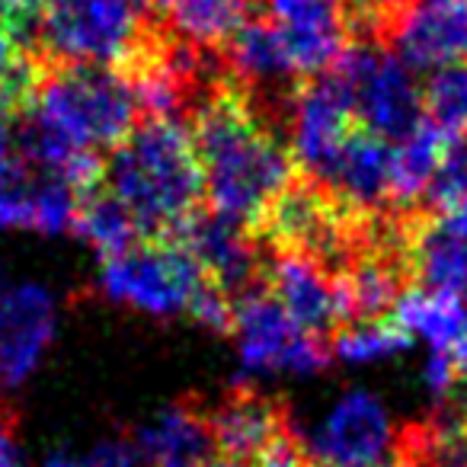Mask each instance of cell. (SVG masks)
I'll list each match as a JSON object with an SVG mask.
<instances>
[{"instance_id": "obj_30", "label": "cell", "mask_w": 467, "mask_h": 467, "mask_svg": "<svg viewBox=\"0 0 467 467\" xmlns=\"http://www.w3.org/2000/svg\"><path fill=\"white\" fill-rule=\"evenodd\" d=\"M20 144H16V119L0 109V170L20 161Z\"/></svg>"}, {"instance_id": "obj_7", "label": "cell", "mask_w": 467, "mask_h": 467, "mask_svg": "<svg viewBox=\"0 0 467 467\" xmlns=\"http://www.w3.org/2000/svg\"><path fill=\"white\" fill-rule=\"evenodd\" d=\"M375 39L413 71L467 61V0H390L352 39Z\"/></svg>"}, {"instance_id": "obj_13", "label": "cell", "mask_w": 467, "mask_h": 467, "mask_svg": "<svg viewBox=\"0 0 467 467\" xmlns=\"http://www.w3.org/2000/svg\"><path fill=\"white\" fill-rule=\"evenodd\" d=\"M205 413L218 458L241 461V464H250L275 439L295 429L288 403L250 384H234L218 400H205Z\"/></svg>"}, {"instance_id": "obj_29", "label": "cell", "mask_w": 467, "mask_h": 467, "mask_svg": "<svg viewBox=\"0 0 467 467\" xmlns=\"http://www.w3.org/2000/svg\"><path fill=\"white\" fill-rule=\"evenodd\" d=\"M87 467H144V461L135 451L131 439H109L93 448L90 458H87Z\"/></svg>"}, {"instance_id": "obj_27", "label": "cell", "mask_w": 467, "mask_h": 467, "mask_svg": "<svg viewBox=\"0 0 467 467\" xmlns=\"http://www.w3.org/2000/svg\"><path fill=\"white\" fill-rule=\"evenodd\" d=\"M247 467H317L307 441L298 432H285L282 439H275L266 451H260Z\"/></svg>"}, {"instance_id": "obj_12", "label": "cell", "mask_w": 467, "mask_h": 467, "mask_svg": "<svg viewBox=\"0 0 467 467\" xmlns=\"http://www.w3.org/2000/svg\"><path fill=\"white\" fill-rule=\"evenodd\" d=\"M397 432L400 429L375 394L349 390L339 397L307 448L317 467H371L394 454Z\"/></svg>"}, {"instance_id": "obj_24", "label": "cell", "mask_w": 467, "mask_h": 467, "mask_svg": "<svg viewBox=\"0 0 467 467\" xmlns=\"http://www.w3.org/2000/svg\"><path fill=\"white\" fill-rule=\"evenodd\" d=\"M410 343H413V333L397 317H388L368 320V324H346L330 339V352L339 358H349V362H371V358L410 349Z\"/></svg>"}, {"instance_id": "obj_3", "label": "cell", "mask_w": 467, "mask_h": 467, "mask_svg": "<svg viewBox=\"0 0 467 467\" xmlns=\"http://www.w3.org/2000/svg\"><path fill=\"white\" fill-rule=\"evenodd\" d=\"M103 186L135 218L141 241L176 237L205 208V182L182 116H141L103 154Z\"/></svg>"}, {"instance_id": "obj_28", "label": "cell", "mask_w": 467, "mask_h": 467, "mask_svg": "<svg viewBox=\"0 0 467 467\" xmlns=\"http://www.w3.org/2000/svg\"><path fill=\"white\" fill-rule=\"evenodd\" d=\"M0 467H26V454L20 445V422L4 397H0Z\"/></svg>"}, {"instance_id": "obj_33", "label": "cell", "mask_w": 467, "mask_h": 467, "mask_svg": "<svg viewBox=\"0 0 467 467\" xmlns=\"http://www.w3.org/2000/svg\"><path fill=\"white\" fill-rule=\"evenodd\" d=\"M205 467H247V464H241V461H231V458H214V461H208Z\"/></svg>"}, {"instance_id": "obj_19", "label": "cell", "mask_w": 467, "mask_h": 467, "mask_svg": "<svg viewBox=\"0 0 467 467\" xmlns=\"http://www.w3.org/2000/svg\"><path fill=\"white\" fill-rule=\"evenodd\" d=\"M74 231H78L103 260L106 256L122 254L131 244L141 241V231H138L131 212L103 186V180L87 189V192H80Z\"/></svg>"}, {"instance_id": "obj_18", "label": "cell", "mask_w": 467, "mask_h": 467, "mask_svg": "<svg viewBox=\"0 0 467 467\" xmlns=\"http://www.w3.org/2000/svg\"><path fill=\"white\" fill-rule=\"evenodd\" d=\"M397 451L403 467H467V422L435 410L429 420L400 426Z\"/></svg>"}, {"instance_id": "obj_32", "label": "cell", "mask_w": 467, "mask_h": 467, "mask_svg": "<svg viewBox=\"0 0 467 467\" xmlns=\"http://www.w3.org/2000/svg\"><path fill=\"white\" fill-rule=\"evenodd\" d=\"M144 4H148L150 10H154L157 16H161V20H167V10H170V0H144Z\"/></svg>"}, {"instance_id": "obj_14", "label": "cell", "mask_w": 467, "mask_h": 467, "mask_svg": "<svg viewBox=\"0 0 467 467\" xmlns=\"http://www.w3.org/2000/svg\"><path fill=\"white\" fill-rule=\"evenodd\" d=\"M55 298L42 285H0V390L39 368L55 337Z\"/></svg>"}, {"instance_id": "obj_34", "label": "cell", "mask_w": 467, "mask_h": 467, "mask_svg": "<svg viewBox=\"0 0 467 467\" xmlns=\"http://www.w3.org/2000/svg\"><path fill=\"white\" fill-rule=\"evenodd\" d=\"M244 4H247V7H250V10H260V7H263V4H266V0H244Z\"/></svg>"}, {"instance_id": "obj_11", "label": "cell", "mask_w": 467, "mask_h": 467, "mask_svg": "<svg viewBox=\"0 0 467 467\" xmlns=\"http://www.w3.org/2000/svg\"><path fill=\"white\" fill-rule=\"evenodd\" d=\"M263 10L301 80L330 71L352 42L349 0H266Z\"/></svg>"}, {"instance_id": "obj_20", "label": "cell", "mask_w": 467, "mask_h": 467, "mask_svg": "<svg viewBox=\"0 0 467 467\" xmlns=\"http://www.w3.org/2000/svg\"><path fill=\"white\" fill-rule=\"evenodd\" d=\"M448 138L435 125L422 122L407 141L394 144V180H390V208L420 205L422 192L435 176Z\"/></svg>"}, {"instance_id": "obj_21", "label": "cell", "mask_w": 467, "mask_h": 467, "mask_svg": "<svg viewBox=\"0 0 467 467\" xmlns=\"http://www.w3.org/2000/svg\"><path fill=\"white\" fill-rule=\"evenodd\" d=\"M250 14L244 0H170L167 23L202 48H221V42Z\"/></svg>"}, {"instance_id": "obj_26", "label": "cell", "mask_w": 467, "mask_h": 467, "mask_svg": "<svg viewBox=\"0 0 467 467\" xmlns=\"http://www.w3.org/2000/svg\"><path fill=\"white\" fill-rule=\"evenodd\" d=\"M46 4L48 0H0V29L33 46Z\"/></svg>"}, {"instance_id": "obj_23", "label": "cell", "mask_w": 467, "mask_h": 467, "mask_svg": "<svg viewBox=\"0 0 467 467\" xmlns=\"http://www.w3.org/2000/svg\"><path fill=\"white\" fill-rule=\"evenodd\" d=\"M422 112L426 122L435 125L445 138H458L467 131V61L448 65L429 74L422 84Z\"/></svg>"}, {"instance_id": "obj_16", "label": "cell", "mask_w": 467, "mask_h": 467, "mask_svg": "<svg viewBox=\"0 0 467 467\" xmlns=\"http://www.w3.org/2000/svg\"><path fill=\"white\" fill-rule=\"evenodd\" d=\"M394 180V144L356 125L327 170L324 186L362 212H388Z\"/></svg>"}, {"instance_id": "obj_10", "label": "cell", "mask_w": 467, "mask_h": 467, "mask_svg": "<svg viewBox=\"0 0 467 467\" xmlns=\"http://www.w3.org/2000/svg\"><path fill=\"white\" fill-rule=\"evenodd\" d=\"M176 241L192 254L212 285H218L237 305L244 295L266 285V250L254 234L224 214L202 208Z\"/></svg>"}, {"instance_id": "obj_17", "label": "cell", "mask_w": 467, "mask_h": 467, "mask_svg": "<svg viewBox=\"0 0 467 467\" xmlns=\"http://www.w3.org/2000/svg\"><path fill=\"white\" fill-rule=\"evenodd\" d=\"M394 317L410 333H420L432 346V352L454 356L467 343V307L458 295L410 288L397 305Z\"/></svg>"}, {"instance_id": "obj_1", "label": "cell", "mask_w": 467, "mask_h": 467, "mask_svg": "<svg viewBox=\"0 0 467 467\" xmlns=\"http://www.w3.org/2000/svg\"><path fill=\"white\" fill-rule=\"evenodd\" d=\"M186 122L199 150L208 208L254 234L298 176L282 129L227 71L199 93Z\"/></svg>"}, {"instance_id": "obj_8", "label": "cell", "mask_w": 467, "mask_h": 467, "mask_svg": "<svg viewBox=\"0 0 467 467\" xmlns=\"http://www.w3.org/2000/svg\"><path fill=\"white\" fill-rule=\"evenodd\" d=\"M234 337L241 346L244 365L254 371L311 375L327 368L333 358L330 346L301 330L285 307L266 292V285L234 305Z\"/></svg>"}, {"instance_id": "obj_25", "label": "cell", "mask_w": 467, "mask_h": 467, "mask_svg": "<svg viewBox=\"0 0 467 467\" xmlns=\"http://www.w3.org/2000/svg\"><path fill=\"white\" fill-rule=\"evenodd\" d=\"M464 205H467V131L458 138H448L432 182H429V189L420 199V208L435 214L458 212Z\"/></svg>"}, {"instance_id": "obj_2", "label": "cell", "mask_w": 467, "mask_h": 467, "mask_svg": "<svg viewBox=\"0 0 467 467\" xmlns=\"http://www.w3.org/2000/svg\"><path fill=\"white\" fill-rule=\"evenodd\" d=\"M141 116L135 87L116 67L48 65L29 109L16 116V144L26 163L67 173L116 148Z\"/></svg>"}, {"instance_id": "obj_6", "label": "cell", "mask_w": 467, "mask_h": 467, "mask_svg": "<svg viewBox=\"0 0 467 467\" xmlns=\"http://www.w3.org/2000/svg\"><path fill=\"white\" fill-rule=\"evenodd\" d=\"M106 298L131 305L138 311L173 317L189 314V305L205 285V273L176 237L167 241H138L129 250L103 260L99 275Z\"/></svg>"}, {"instance_id": "obj_5", "label": "cell", "mask_w": 467, "mask_h": 467, "mask_svg": "<svg viewBox=\"0 0 467 467\" xmlns=\"http://www.w3.org/2000/svg\"><path fill=\"white\" fill-rule=\"evenodd\" d=\"M330 71L346 87L356 122L371 135L400 144L426 122L422 84H416L413 67H407L375 39L356 36Z\"/></svg>"}, {"instance_id": "obj_31", "label": "cell", "mask_w": 467, "mask_h": 467, "mask_svg": "<svg viewBox=\"0 0 467 467\" xmlns=\"http://www.w3.org/2000/svg\"><path fill=\"white\" fill-rule=\"evenodd\" d=\"M46 467H87V461L65 458V454H55V458H48V461H46Z\"/></svg>"}, {"instance_id": "obj_4", "label": "cell", "mask_w": 467, "mask_h": 467, "mask_svg": "<svg viewBox=\"0 0 467 467\" xmlns=\"http://www.w3.org/2000/svg\"><path fill=\"white\" fill-rule=\"evenodd\" d=\"M167 20L144 0H48L36 52L48 65H103L125 71L157 42Z\"/></svg>"}, {"instance_id": "obj_15", "label": "cell", "mask_w": 467, "mask_h": 467, "mask_svg": "<svg viewBox=\"0 0 467 467\" xmlns=\"http://www.w3.org/2000/svg\"><path fill=\"white\" fill-rule=\"evenodd\" d=\"M131 445L141 454L144 467H205L218 458L202 397L170 403L131 432Z\"/></svg>"}, {"instance_id": "obj_9", "label": "cell", "mask_w": 467, "mask_h": 467, "mask_svg": "<svg viewBox=\"0 0 467 467\" xmlns=\"http://www.w3.org/2000/svg\"><path fill=\"white\" fill-rule=\"evenodd\" d=\"M266 292L285 307V314L301 330L327 346L346 324H352L343 279L317 260L266 250Z\"/></svg>"}, {"instance_id": "obj_22", "label": "cell", "mask_w": 467, "mask_h": 467, "mask_svg": "<svg viewBox=\"0 0 467 467\" xmlns=\"http://www.w3.org/2000/svg\"><path fill=\"white\" fill-rule=\"evenodd\" d=\"M48 61L36 52V46L0 29V109L7 116H23L39 90Z\"/></svg>"}]
</instances>
